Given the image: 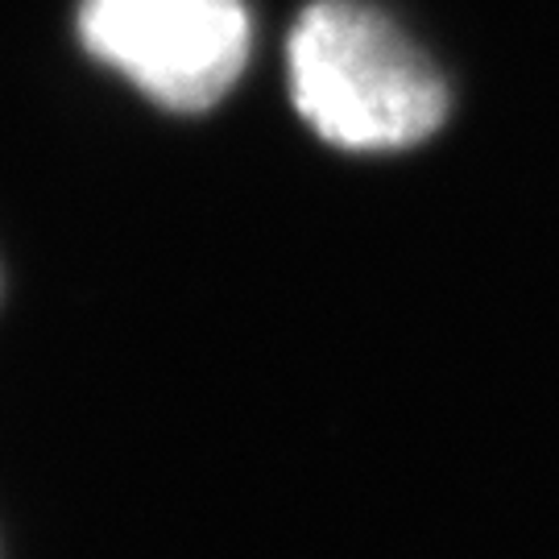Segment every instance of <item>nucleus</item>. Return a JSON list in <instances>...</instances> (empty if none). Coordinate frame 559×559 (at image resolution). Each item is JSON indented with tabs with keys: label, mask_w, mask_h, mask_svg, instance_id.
I'll return each instance as SVG.
<instances>
[{
	"label": "nucleus",
	"mask_w": 559,
	"mask_h": 559,
	"mask_svg": "<svg viewBox=\"0 0 559 559\" xmlns=\"http://www.w3.org/2000/svg\"><path fill=\"white\" fill-rule=\"evenodd\" d=\"M80 41L166 112H207L253 46L245 0H80Z\"/></svg>",
	"instance_id": "2"
},
{
	"label": "nucleus",
	"mask_w": 559,
	"mask_h": 559,
	"mask_svg": "<svg viewBox=\"0 0 559 559\" xmlns=\"http://www.w3.org/2000/svg\"><path fill=\"white\" fill-rule=\"evenodd\" d=\"M290 104L344 154H399L440 133V67L369 0H311L286 38Z\"/></svg>",
	"instance_id": "1"
}]
</instances>
